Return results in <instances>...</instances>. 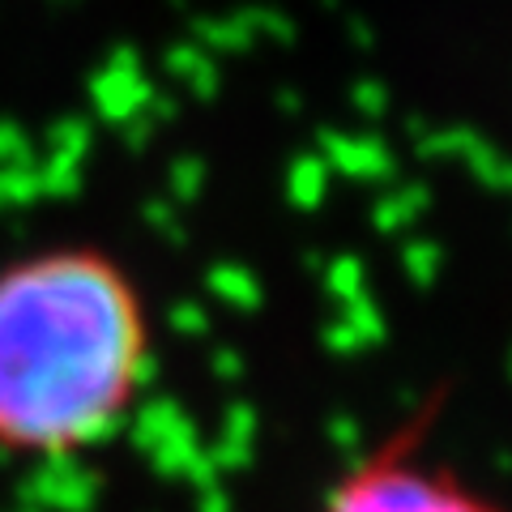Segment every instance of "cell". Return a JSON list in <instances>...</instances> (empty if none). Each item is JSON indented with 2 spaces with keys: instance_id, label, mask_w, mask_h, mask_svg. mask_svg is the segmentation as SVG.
I'll use <instances>...</instances> for the list:
<instances>
[{
  "instance_id": "6da1fadb",
  "label": "cell",
  "mask_w": 512,
  "mask_h": 512,
  "mask_svg": "<svg viewBox=\"0 0 512 512\" xmlns=\"http://www.w3.org/2000/svg\"><path fill=\"white\" fill-rule=\"evenodd\" d=\"M150 372V316L99 248H43L0 265V448L73 457L103 444Z\"/></svg>"
},
{
  "instance_id": "7a4b0ae2",
  "label": "cell",
  "mask_w": 512,
  "mask_h": 512,
  "mask_svg": "<svg viewBox=\"0 0 512 512\" xmlns=\"http://www.w3.org/2000/svg\"><path fill=\"white\" fill-rule=\"evenodd\" d=\"M325 512H508L483 491L466 487L453 470L431 466L419 453V427L397 436L359 461L338 487Z\"/></svg>"
}]
</instances>
